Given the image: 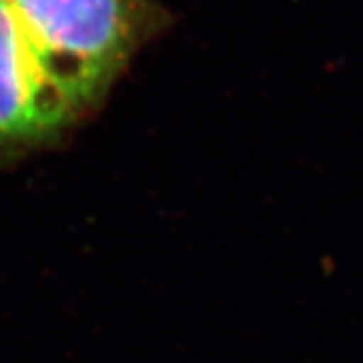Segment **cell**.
<instances>
[{"instance_id":"obj_1","label":"cell","mask_w":363,"mask_h":363,"mask_svg":"<svg viewBox=\"0 0 363 363\" xmlns=\"http://www.w3.org/2000/svg\"><path fill=\"white\" fill-rule=\"evenodd\" d=\"M43 77L75 119L154 30L150 0H6Z\"/></svg>"},{"instance_id":"obj_2","label":"cell","mask_w":363,"mask_h":363,"mask_svg":"<svg viewBox=\"0 0 363 363\" xmlns=\"http://www.w3.org/2000/svg\"><path fill=\"white\" fill-rule=\"evenodd\" d=\"M77 119L43 77L6 0H0V162L52 142Z\"/></svg>"}]
</instances>
